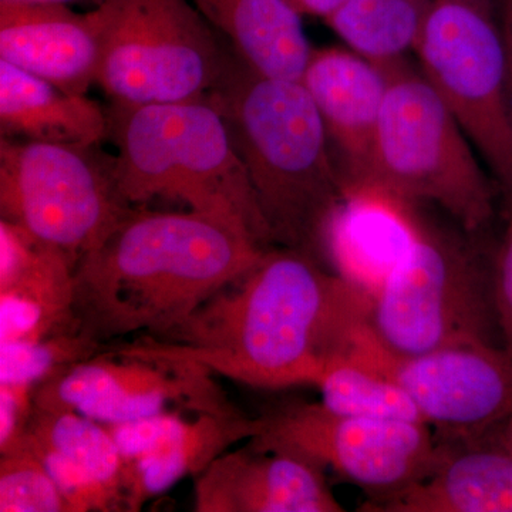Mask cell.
Listing matches in <instances>:
<instances>
[{"label": "cell", "mask_w": 512, "mask_h": 512, "mask_svg": "<svg viewBox=\"0 0 512 512\" xmlns=\"http://www.w3.org/2000/svg\"><path fill=\"white\" fill-rule=\"evenodd\" d=\"M0 133L12 140L99 146L109 114L99 104L0 60Z\"/></svg>", "instance_id": "44dd1931"}, {"label": "cell", "mask_w": 512, "mask_h": 512, "mask_svg": "<svg viewBox=\"0 0 512 512\" xmlns=\"http://www.w3.org/2000/svg\"><path fill=\"white\" fill-rule=\"evenodd\" d=\"M501 29L507 47L508 77H510V93L512 101V0H501Z\"/></svg>", "instance_id": "f546056e"}, {"label": "cell", "mask_w": 512, "mask_h": 512, "mask_svg": "<svg viewBox=\"0 0 512 512\" xmlns=\"http://www.w3.org/2000/svg\"><path fill=\"white\" fill-rule=\"evenodd\" d=\"M434 0H346L329 18L346 47L382 66L414 52Z\"/></svg>", "instance_id": "603a6c76"}, {"label": "cell", "mask_w": 512, "mask_h": 512, "mask_svg": "<svg viewBox=\"0 0 512 512\" xmlns=\"http://www.w3.org/2000/svg\"><path fill=\"white\" fill-rule=\"evenodd\" d=\"M346 0H292L302 15L316 16L325 20L339 9Z\"/></svg>", "instance_id": "f1b7e54d"}, {"label": "cell", "mask_w": 512, "mask_h": 512, "mask_svg": "<svg viewBox=\"0 0 512 512\" xmlns=\"http://www.w3.org/2000/svg\"><path fill=\"white\" fill-rule=\"evenodd\" d=\"M419 222L416 205L382 188L346 187L326 234V265L372 302L412 247Z\"/></svg>", "instance_id": "ac0fdd59"}, {"label": "cell", "mask_w": 512, "mask_h": 512, "mask_svg": "<svg viewBox=\"0 0 512 512\" xmlns=\"http://www.w3.org/2000/svg\"><path fill=\"white\" fill-rule=\"evenodd\" d=\"M97 84L111 104L147 106L210 96L237 53L191 0H107Z\"/></svg>", "instance_id": "52a82bcc"}, {"label": "cell", "mask_w": 512, "mask_h": 512, "mask_svg": "<svg viewBox=\"0 0 512 512\" xmlns=\"http://www.w3.org/2000/svg\"><path fill=\"white\" fill-rule=\"evenodd\" d=\"M484 437L493 440L498 446L503 447L505 451L512 456V414L507 417L503 423L498 424L493 430L488 431Z\"/></svg>", "instance_id": "1f68e13d"}, {"label": "cell", "mask_w": 512, "mask_h": 512, "mask_svg": "<svg viewBox=\"0 0 512 512\" xmlns=\"http://www.w3.org/2000/svg\"><path fill=\"white\" fill-rule=\"evenodd\" d=\"M107 349L82 329L66 330L35 342L0 343V383L39 384L67 367Z\"/></svg>", "instance_id": "d4e9b609"}, {"label": "cell", "mask_w": 512, "mask_h": 512, "mask_svg": "<svg viewBox=\"0 0 512 512\" xmlns=\"http://www.w3.org/2000/svg\"><path fill=\"white\" fill-rule=\"evenodd\" d=\"M329 140L342 154L346 187L365 184L372 171L377 128L390 83L382 66L349 47L313 49L301 79Z\"/></svg>", "instance_id": "5bb4252c"}, {"label": "cell", "mask_w": 512, "mask_h": 512, "mask_svg": "<svg viewBox=\"0 0 512 512\" xmlns=\"http://www.w3.org/2000/svg\"><path fill=\"white\" fill-rule=\"evenodd\" d=\"M0 456V512H70L59 485L30 448Z\"/></svg>", "instance_id": "484cf974"}, {"label": "cell", "mask_w": 512, "mask_h": 512, "mask_svg": "<svg viewBox=\"0 0 512 512\" xmlns=\"http://www.w3.org/2000/svg\"><path fill=\"white\" fill-rule=\"evenodd\" d=\"M205 99L227 123L272 245L326 265V234L345 184L301 80L262 76L237 55L224 82Z\"/></svg>", "instance_id": "3957f363"}, {"label": "cell", "mask_w": 512, "mask_h": 512, "mask_svg": "<svg viewBox=\"0 0 512 512\" xmlns=\"http://www.w3.org/2000/svg\"><path fill=\"white\" fill-rule=\"evenodd\" d=\"M369 326L397 355L503 346L494 261L456 232L420 218L412 247L373 298Z\"/></svg>", "instance_id": "8992f818"}, {"label": "cell", "mask_w": 512, "mask_h": 512, "mask_svg": "<svg viewBox=\"0 0 512 512\" xmlns=\"http://www.w3.org/2000/svg\"><path fill=\"white\" fill-rule=\"evenodd\" d=\"M508 202L507 229L494 258V286L503 346L512 353V201Z\"/></svg>", "instance_id": "83f0119b"}, {"label": "cell", "mask_w": 512, "mask_h": 512, "mask_svg": "<svg viewBox=\"0 0 512 512\" xmlns=\"http://www.w3.org/2000/svg\"><path fill=\"white\" fill-rule=\"evenodd\" d=\"M99 146L0 140V217L62 252L73 268L130 212Z\"/></svg>", "instance_id": "ba28073f"}, {"label": "cell", "mask_w": 512, "mask_h": 512, "mask_svg": "<svg viewBox=\"0 0 512 512\" xmlns=\"http://www.w3.org/2000/svg\"><path fill=\"white\" fill-rule=\"evenodd\" d=\"M429 476L397 493L369 498L370 512H512V456L493 440L440 441Z\"/></svg>", "instance_id": "d6986e66"}, {"label": "cell", "mask_w": 512, "mask_h": 512, "mask_svg": "<svg viewBox=\"0 0 512 512\" xmlns=\"http://www.w3.org/2000/svg\"><path fill=\"white\" fill-rule=\"evenodd\" d=\"M261 420V433L249 446L285 451L332 468L369 498L419 483L437 466L443 450L429 424L346 416L322 403L289 404Z\"/></svg>", "instance_id": "30bf717a"}, {"label": "cell", "mask_w": 512, "mask_h": 512, "mask_svg": "<svg viewBox=\"0 0 512 512\" xmlns=\"http://www.w3.org/2000/svg\"><path fill=\"white\" fill-rule=\"evenodd\" d=\"M107 0H0V3H13V5H55V6H83L87 10L100 8Z\"/></svg>", "instance_id": "4dcf8cb0"}, {"label": "cell", "mask_w": 512, "mask_h": 512, "mask_svg": "<svg viewBox=\"0 0 512 512\" xmlns=\"http://www.w3.org/2000/svg\"><path fill=\"white\" fill-rule=\"evenodd\" d=\"M491 180L426 76L406 59L390 64L372 171L360 185L382 188L412 205H436L473 235L493 218Z\"/></svg>", "instance_id": "5b68a950"}, {"label": "cell", "mask_w": 512, "mask_h": 512, "mask_svg": "<svg viewBox=\"0 0 512 512\" xmlns=\"http://www.w3.org/2000/svg\"><path fill=\"white\" fill-rule=\"evenodd\" d=\"M214 376L194 360L117 346L36 384L33 402L73 410L103 424L156 416L173 406L194 414L244 413Z\"/></svg>", "instance_id": "8fae6325"}, {"label": "cell", "mask_w": 512, "mask_h": 512, "mask_svg": "<svg viewBox=\"0 0 512 512\" xmlns=\"http://www.w3.org/2000/svg\"><path fill=\"white\" fill-rule=\"evenodd\" d=\"M103 29L96 9L0 3V60L56 84L86 94L97 84Z\"/></svg>", "instance_id": "e0dca14e"}, {"label": "cell", "mask_w": 512, "mask_h": 512, "mask_svg": "<svg viewBox=\"0 0 512 512\" xmlns=\"http://www.w3.org/2000/svg\"><path fill=\"white\" fill-rule=\"evenodd\" d=\"M77 328L69 259L0 220V343L35 342Z\"/></svg>", "instance_id": "2e32d148"}, {"label": "cell", "mask_w": 512, "mask_h": 512, "mask_svg": "<svg viewBox=\"0 0 512 512\" xmlns=\"http://www.w3.org/2000/svg\"><path fill=\"white\" fill-rule=\"evenodd\" d=\"M262 430L261 417L247 414H195L185 420L175 414L156 446L143 456L124 461L127 511L136 512L150 498L170 490L187 476H200L229 448L251 440Z\"/></svg>", "instance_id": "ffe728a7"}, {"label": "cell", "mask_w": 512, "mask_h": 512, "mask_svg": "<svg viewBox=\"0 0 512 512\" xmlns=\"http://www.w3.org/2000/svg\"><path fill=\"white\" fill-rule=\"evenodd\" d=\"M191 2L254 72L272 79H302L313 47L292 0Z\"/></svg>", "instance_id": "7402d4cb"}, {"label": "cell", "mask_w": 512, "mask_h": 512, "mask_svg": "<svg viewBox=\"0 0 512 512\" xmlns=\"http://www.w3.org/2000/svg\"><path fill=\"white\" fill-rule=\"evenodd\" d=\"M107 114L114 175L128 204L175 198L241 222L262 247H274L227 123L210 101L111 104Z\"/></svg>", "instance_id": "277c9868"}, {"label": "cell", "mask_w": 512, "mask_h": 512, "mask_svg": "<svg viewBox=\"0 0 512 512\" xmlns=\"http://www.w3.org/2000/svg\"><path fill=\"white\" fill-rule=\"evenodd\" d=\"M372 302L311 255L272 247L146 352L194 360L258 389L316 384L349 355Z\"/></svg>", "instance_id": "6da1fadb"}, {"label": "cell", "mask_w": 512, "mask_h": 512, "mask_svg": "<svg viewBox=\"0 0 512 512\" xmlns=\"http://www.w3.org/2000/svg\"><path fill=\"white\" fill-rule=\"evenodd\" d=\"M315 386L323 406L346 416L424 423L412 397L396 380L355 356L333 360Z\"/></svg>", "instance_id": "cb8c5ba5"}, {"label": "cell", "mask_w": 512, "mask_h": 512, "mask_svg": "<svg viewBox=\"0 0 512 512\" xmlns=\"http://www.w3.org/2000/svg\"><path fill=\"white\" fill-rule=\"evenodd\" d=\"M268 249L225 215L133 208L74 268L77 322L107 348L131 333L160 338Z\"/></svg>", "instance_id": "7a4b0ae2"}, {"label": "cell", "mask_w": 512, "mask_h": 512, "mask_svg": "<svg viewBox=\"0 0 512 512\" xmlns=\"http://www.w3.org/2000/svg\"><path fill=\"white\" fill-rule=\"evenodd\" d=\"M35 386L0 383V454L18 446L33 412Z\"/></svg>", "instance_id": "4316f807"}, {"label": "cell", "mask_w": 512, "mask_h": 512, "mask_svg": "<svg viewBox=\"0 0 512 512\" xmlns=\"http://www.w3.org/2000/svg\"><path fill=\"white\" fill-rule=\"evenodd\" d=\"M197 512H343L325 468L285 451H227L195 477Z\"/></svg>", "instance_id": "4fadbf2b"}, {"label": "cell", "mask_w": 512, "mask_h": 512, "mask_svg": "<svg viewBox=\"0 0 512 512\" xmlns=\"http://www.w3.org/2000/svg\"><path fill=\"white\" fill-rule=\"evenodd\" d=\"M349 355L396 380L444 440L481 439L512 414V353L503 346L397 355L383 348L367 325Z\"/></svg>", "instance_id": "7c38bea8"}, {"label": "cell", "mask_w": 512, "mask_h": 512, "mask_svg": "<svg viewBox=\"0 0 512 512\" xmlns=\"http://www.w3.org/2000/svg\"><path fill=\"white\" fill-rule=\"evenodd\" d=\"M19 446L42 460L70 512L127 511L124 460L106 424L33 402Z\"/></svg>", "instance_id": "9a60e30c"}, {"label": "cell", "mask_w": 512, "mask_h": 512, "mask_svg": "<svg viewBox=\"0 0 512 512\" xmlns=\"http://www.w3.org/2000/svg\"><path fill=\"white\" fill-rule=\"evenodd\" d=\"M414 53L512 201V101L507 47L491 0H434Z\"/></svg>", "instance_id": "9c48e42d"}]
</instances>
